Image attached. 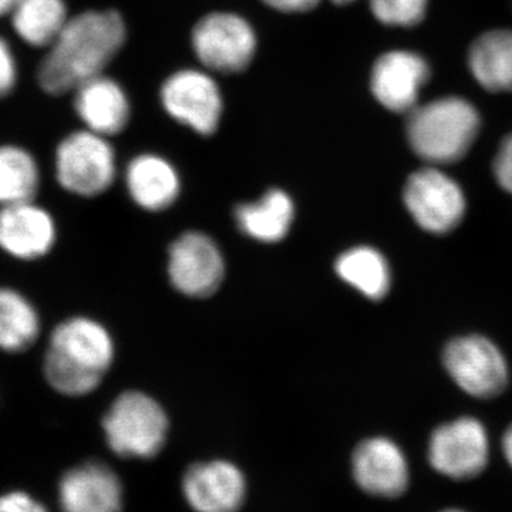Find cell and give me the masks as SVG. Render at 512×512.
I'll return each instance as SVG.
<instances>
[{"label": "cell", "mask_w": 512, "mask_h": 512, "mask_svg": "<svg viewBox=\"0 0 512 512\" xmlns=\"http://www.w3.org/2000/svg\"><path fill=\"white\" fill-rule=\"evenodd\" d=\"M127 40V25L117 10H86L70 16L37 67L43 93L64 96L104 74Z\"/></svg>", "instance_id": "cell-1"}, {"label": "cell", "mask_w": 512, "mask_h": 512, "mask_svg": "<svg viewBox=\"0 0 512 512\" xmlns=\"http://www.w3.org/2000/svg\"><path fill=\"white\" fill-rule=\"evenodd\" d=\"M114 360L109 330L97 320L74 316L52 330L43 356V376L55 392L82 397L100 386Z\"/></svg>", "instance_id": "cell-2"}, {"label": "cell", "mask_w": 512, "mask_h": 512, "mask_svg": "<svg viewBox=\"0 0 512 512\" xmlns=\"http://www.w3.org/2000/svg\"><path fill=\"white\" fill-rule=\"evenodd\" d=\"M406 131L414 153L430 164H453L464 158L480 131V114L470 101L444 97L407 114Z\"/></svg>", "instance_id": "cell-3"}, {"label": "cell", "mask_w": 512, "mask_h": 512, "mask_svg": "<svg viewBox=\"0 0 512 512\" xmlns=\"http://www.w3.org/2000/svg\"><path fill=\"white\" fill-rule=\"evenodd\" d=\"M110 450L123 458L156 457L168 434V417L160 403L141 392L120 394L103 419Z\"/></svg>", "instance_id": "cell-4"}, {"label": "cell", "mask_w": 512, "mask_h": 512, "mask_svg": "<svg viewBox=\"0 0 512 512\" xmlns=\"http://www.w3.org/2000/svg\"><path fill=\"white\" fill-rule=\"evenodd\" d=\"M191 49L208 72L238 74L254 62L258 35L254 25L239 13L215 10L195 23Z\"/></svg>", "instance_id": "cell-5"}, {"label": "cell", "mask_w": 512, "mask_h": 512, "mask_svg": "<svg viewBox=\"0 0 512 512\" xmlns=\"http://www.w3.org/2000/svg\"><path fill=\"white\" fill-rule=\"evenodd\" d=\"M57 183L64 191L92 198L103 194L117 174L116 151L109 137L93 131H74L60 141L55 153Z\"/></svg>", "instance_id": "cell-6"}, {"label": "cell", "mask_w": 512, "mask_h": 512, "mask_svg": "<svg viewBox=\"0 0 512 512\" xmlns=\"http://www.w3.org/2000/svg\"><path fill=\"white\" fill-rule=\"evenodd\" d=\"M161 106L181 126L202 137L217 133L224 116V96L214 73L202 69L177 70L160 89Z\"/></svg>", "instance_id": "cell-7"}, {"label": "cell", "mask_w": 512, "mask_h": 512, "mask_svg": "<svg viewBox=\"0 0 512 512\" xmlns=\"http://www.w3.org/2000/svg\"><path fill=\"white\" fill-rule=\"evenodd\" d=\"M403 198L414 221L433 234L453 231L466 214L460 185L437 168H423L410 175Z\"/></svg>", "instance_id": "cell-8"}, {"label": "cell", "mask_w": 512, "mask_h": 512, "mask_svg": "<svg viewBox=\"0 0 512 512\" xmlns=\"http://www.w3.org/2000/svg\"><path fill=\"white\" fill-rule=\"evenodd\" d=\"M490 460V443L483 424L471 417L443 424L431 434L430 466L450 480L480 476Z\"/></svg>", "instance_id": "cell-9"}, {"label": "cell", "mask_w": 512, "mask_h": 512, "mask_svg": "<svg viewBox=\"0 0 512 512\" xmlns=\"http://www.w3.org/2000/svg\"><path fill=\"white\" fill-rule=\"evenodd\" d=\"M443 360L454 382L471 396L490 399L507 387L508 367L503 353L483 336L451 340Z\"/></svg>", "instance_id": "cell-10"}, {"label": "cell", "mask_w": 512, "mask_h": 512, "mask_svg": "<svg viewBox=\"0 0 512 512\" xmlns=\"http://www.w3.org/2000/svg\"><path fill=\"white\" fill-rule=\"evenodd\" d=\"M168 275L178 292L191 298H207L222 284L224 256L207 235L185 232L171 245Z\"/></svg>", "instance_id": "cell-11"}, {"label": "cell", "mask_w": 512, "mask_h": 512, "mask_svg": "<svg viewBox=\"0 0 512 512\" xmlns=\"http://www.w3.org/2000/svg\"><path fill=\"white\" fill-rule=\"evenodd\" d=\"M55 218L36 201L0 207V251L16 261L45 258L55 248Z\"/></svg>", "instance_id": "cell-12"}, {"label": "cell", "mask_w": 512, "mask_h": 512, "mask_svg": "<svg viewBox=\"0 0 512 512\" xmlns=\"http://www.w3.org/2000/svg\"><path fill=\"white\" fill-rule=\"evenodd\" d=\"M429 79L430 66L423 56L394 50L376 60L370 89L384 109L409 114L419 106L421 89Z\"/></svg>", "instance_id": "cell-13"}, {"label": "cell", "mask_w": 512, "mask_h": 512, "mask_svg": "<svg viewBox=\"0 0 512 512\" xmlns=\"http://www.w3.org/2000/svg\"><path fill=\"white\" fill-rule=\"evenodd\" d=\"M352 474L357 487L372 497L393 500L409 488V463L400 447L386 437H373L356 447Z\"/></svg>", "instance_id": "cell-14"}, {"label": "cell", "mask_w": 512, "mask_h": 512, "mask_svg": "<svg viewBox=\"0 0 512 512\" xmlns=\"http://www.w3.org/2000/svg\"><path fill=\"white\" fill-rule=\"evenodd\" d=\"M183 495L195 512H239L247 500V480L229 461H204L185 471Z\"/></svg>", "instance_id": "cell-15"}, {"label": "cell", "mask_w": 512, "mask_h": 512, "mask_svg": "<svg viewBox=\"0 0 512 512\" xmlns=\"http://www.w3.org/2000/svg\"><path fill=\"white\" fill-rule=\"evenodd\" d=\"M123 503L119 476L100 461L80 464L60 480L59 504L63 512H121Z\"/></svg>", "instance_id": "cell-16"}, {"label": "cell", "mask_w": 512, "mask_h": 512, "mask_svg": "<svg viewBox=\"0 0 512 512\" xmlns=\"http://www.w3.org/2000/svg\"><path fill=\"white\" fill-rule=\"evenodd\" d=\"M73 106L84 128L100 136H117L130 123V97L126 89L107 74L80 84L73 92Z\"/></svg>", "instance_id": "cell-17"}, {"label": "cell", "mask_w": 512, "mask_h": 512, "mask_svg": "<svg viewBox=\"0 0 512 512\" xmlns=\"http://www.w3.org/2000/svg\"><path fill=\"white\" fill-rule=\"evenodd\" d=\"M128 194L138 207L163 211L171 207L181 191L178 171L170 161L157 154H140L127 165Z\"/></svg>", "instance_id": "cell-18"}, {"label": "cell", "mask_w": 512, "mask_h": 512, "mask_svg": "<svg viewBox=\"0 0 512 512\" xmlns=\"http://www.w3.org/2000/svg\"><path fill=\"white\" fill-rule=\"evenodd\" d=\"M234 217L238 228L249 238L274 244L288 235L295 218V205L288 192L272 188L258 201L238 205Z\"/></svg>", "instance_id": "cell-19"}, {"label": "cell", "mask_w": 512, "mask_h": 512, "mask_svg": "<svg viewBox=\"0 0 512 512\" xmlns=\"http://www.w3.org/2000/svg\"><path fill=\"white\" fill-rule=\"evenodd\" d=\"M468 66L488 92L511 93L512 30H491L478 37L468 52Z\"/></svg>", "instance_id": "cell-20"}, {"label": "cell", "mask_w": 512, "mask_h": 512, "mask_svg": "<svg viewBox=\"0 0 512 512\" xmlns=\"http://www.w3.org/2000/svg\"><path fill=\"white\" fill-rule=\"evenodd\" d=\"M42 320L25 293L12 286H0V352L22 355L36 345Z\"/></svg>", "instance_id": "cell-21"}, {"label": "cell", "mask_w": 512, "mask_h": 512, "mask_svg": "<svg viewBox=\"0 0 512 512\" xmlns=\"http://www.w3.org/2000/svg\"><path fill=\"white\" fill-rule=\"evenodd\" d=\"M9 18L23 43L47 49L69 22L70 13L66 0H18Z\"/></svg>", "instance_id": "cell-22"}, {"label": "cell", "mask_w": 512, "mask_h": 512, "mask_svg": "<svg viewBox=\"0 0 512 512\" xmlns=\"http://www.w3.org/2000/svg\"><path fill=\"white\" fill-rule=\"evenodd\" d=\"M42 175L36 157L18 144H0V207L35 201Z\"/></svg>", "instance_id": "cell-23"}, {"label": "cell", "mask_w": 512, "mask_h": 512, "mask_svg": "<svg viewBox=\"0 0 512 512\" xmlns=\"http://www.w3.org/2000/svg\"><path fill=\"white\" fill-rule=\"evenodd\" d=\"M336 274L362 292L367 298L379 301L390 288V271L386 259L377 249L357 247L343 252L336 261Z\"/></svg>", "instance_id": "cell-24"}, {"label": "cell", "mask_w": 512, "mask_h": 512, "mask_svg": "<svg viewBox=\"0 0 512 512\" xmlns=\"http://www.w3.org/2000/svg\"><path fill=\"white\" fill-rule=\"evenodd\" d=\"M375 18L394 28H413L427 12V0H369Z\"/></svg>", "instance_id": "cell-25"}, {"label": "cell", "mask_w": 512, "mask_h": 512, "mask_svg": "<svg viewBox=\"0 0 512 512\" xmlns=\"http://www.w3.org/2000/svg\"><path fill=\"white\" fill-rule=\"evenodd\" d=\"M19 83V64L5 37L0 36V100L15 92Z\"/></svg>", "instance_id": "cell-26"}, {"label": "cell", "mask_w": 512, "mask_h": 512, "mask_svg": "<svg viewBox=\"0 0 512 512\" xmlns=\"http://www.w3.org/2000/svg\"><path fill=\"white\" fill-rule=\"evenodd\" d=\"M494 175L497 183L512 194V134L504 138L494 158Z\"/></svg>", "instance_id": "cell-27"}, {"label": "cell", "mask_w": 512, "mask_h": 512, "mask_svg": "<svg viewBox=\"0 0 512 512\" xmlns=\"http://www.w3.org/2000/svg\"><path fill=\"white\" fill-rule=\"evenodd\" d=\"M0 512H49L29 494L13 491L0 495Z\"/></svg>", "instance_id": "cell-28"}, {"label": "cell", "mask_w": 512, "mask_h": 512, "mask_svg": "<svg viewBox=\"0 0 512 512\" xmlns=\"http://www.w3.org/2000/svg\"><path fill=\"white\" fill-rule=\"evenodd\" d=\"M269 9L279 13H288V15H296V13H308L318 8L322 0H261Z\"/></svg>", "instance_id": "cell-29"}, {"label": "cell", "mask_w": 512, "mask_h": 512, "mask_svg": "<svg viewBox=\"0 0 512 512\" xmlns=\"http://www.w3.org/2000/svg\"><path fill=\"white\" fill-rule=\"evenodd\" d=\"M503 450L504 456L507 458L508 464H510L512 468V424L510 427H508L507 431H505L503 439Z\"/></svg>", "instance_id": "cell-30"}, {"label": "cell", "mask_w": 512, "mask_h": 512, "mask_svg": "<svg viewBox=\"0 0 512 512\" xmlns=\"http://www.w3.org/2000/svg\"><path fill=\"white\" fill-rule=\"evenodd\" d=\"M18 0H0V18H5L12 13Z\"/></svg>", "instance_id": "cell-31"}, {"label": "cell", "mask_w": 512, "mask_h": 512, "mask_svg": "<svg viewBox=\"0 0 512 512\" xmlns=\"http://www.w3.org/2000/svg\"><path fill=\"white\" fill-rule=\"evenodd\" d=\"M333 2L338 3V5H348V3L355 2V0H333Z\"/></svg>", "instance_id": "cell-32"}, {"label": "cell", "mask_w": 512, "mask_h": 512, "mask_svg": "<svg viewBox=\"0 0 512 512\" xmlns=\"http://www.w3.org/2000/svg\"><path fill=\"white\" fill-rule=\"evenodd\" d=\"M439 512H466L463 510H458V508H447V510L439 511Z\"/></svg>", "instance_id": "cell-33"}]
</instances>
